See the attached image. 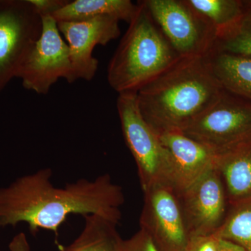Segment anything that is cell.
Returning a JSON list of instances; mask_svg holds the SVG:
<instances>
[{"mask_svg": "<svg viewBox=\"0 0 251 251\" xmlns=\"http://www.w3.org/2000/svg\"><path fill=\"white\" fill-rule=\"evenodd\" d=\"M186 1L209 23L216 31V38L235 27L247 11L245 3L236 0Z\"/></svg>", "mask_w": 251, "mask_h": 251, "instance_id": "17", "label": "cell"}, {"mask_svg": "<svg viewBox=\"0 0 251 251\" xmlns=\"http://www.w3.org/2000/svg\"><path fill=\"white\" fill-rule=\"evenodd\" d=\"M120 21L111 17H98L77 22L57 23L70 50L72 72L70 82L78 80L91 81L99 67L93 56L97 46H106L120 36Z\"/></svg>", "mask_w": 251, "mask_h": 251, "instance_id": "11", "label": "cell"}, {"mask_svg": "<svg viewBox=\"0 0 251 251\" xmlns=\"http://www.w3.org/2000/svg\"><path fill=\"white\" fill-rule=\"evenodd\" d=\"M138 5L130 0H75L52 15L56 22H77L98 17H111L119 21L130 23Z\"/></svg>", "mask_w": 251, "mask_h": 251, "instance_id": "14", "label": "cell"}, {"mask_svg": "<svg viewBox=\"0 0 251 251\" xmlns=\"http://www.w3.org/2000/svg\"><path fill=\"white\" fill-rule=\"evenodd\" d=\"M124 251H159L145 230L140 229L128 240L124 241Z\"/></svg>", "mask_w": 251, "mask_h": 251, "instance_id": "20", "label": "cell"}, {"mask_svg": "<svg viewBox=\"0 0 251 251\" xmlns=\"http://www.w3.org/2000/svg\"><path fill=\"white\" fill-rule=\"evenodd\" d=\"M176 195L188 237L215 233L226 218L227 196L217 168Z\"/></svg>", "mask_w": 251, "mask_h": 251, "instance_id": "9", "label": "cell"}, {"mask_svg": "<svg viewBox=\"0 0 251 251\" xmlns=\"http://www.w3.org/2000/svg\"><path fill=\"white\" fill-rule=\"evenodd\" d=\"M144 193L140 229L150 236L159 251H184L189 239L177 195L166 185Z\"/></svg>", "mask_w": 251, "mask_h": 251, "instance_id": "10", "label": "cell"}, {"mask_svg": "<svg viewBox=\"0 0 251 251\" xmlns=\"http://www.w3.org/2000/svg\"><path fill=\"white\" fill-rule=\"evenodd\" d=\"M216 251H247L239 244L219 238L216 245Z\"/></svg>", "mask_w": 251, "mask_h": 251, "instance_id": "24", "label": "cell"}, {"mask_svg": "<svg viewBox=\"0 0 251 251\" xmlns=\"http://www.w3.org/2000/svg\"><path fill=\"white\" fill-rule=\"evenodd\" d=\"M52 176L50 168H43L0 187V228L26 224L31 234L46 229L57 235L72 214L99 215L118 224L121 221L125 193L110 175L64 187L54 186Z\"/></svg>", "mask_w": 251, "mask_h": 251, "instance_id": "1", "label": "cell"}, {"mask_svg": "<svg viewBox=\"0 0 251 251\" xmlns=\"http://www.w3.org/2000/svg\"><path fill=\"white\" fill-rule=\"evenodd\" d=\"M163 35L180 57H203L211 52L216 31L186 0H143Z\"/></svg>", "mask_w": 251, "mask_h": 251, "instance_id": "6", "label": "cell"}, {"mask_svg": "<svg viewBox=\"0 0 251 251\" xmlns=\"http://www.w3.org/2000/svg\"><path fill=\"white\" fill-rule=\"evenodd\" d=\"M229 204L251 198V149L217 160Z\"/></svg>", "mask_w": 251, "mask_h": 251, "instance_id": "16", "label": "cell"}, {"mask_svg": "<svg viewBox=\"0 0 251 251\" xmlns=\"http://www.w3.org/2000/svg\"><path fill=\"white\" fill-rule=\"evenodd\" d=\"M42 32L18 73L23 87L45 95L59 79L70 82V50L57 23L51 16H42Z\"/></svg>", "mask_w": 251, "mask_h": 251, "instance_id": "8", "label": "cell"}, {"mask_svg": "<svg viewBox=\"0 0 251 251\" xmlns=\"http://www.w3.org/2000/svg\"><path fill=\"white\" fill-rule=\"evenodd\" d=\"M224 92L203 56L180 57L140 89L137 97L143 118L160 135L182 133Z\"/></svg>", "mask_w": 251, "mask_h": 251, "instance_id": "2", "label": "cell"}, {"mask_svg": "<svg viewBox=\"0 0 251 251\" xmlns=\"http://www.w3.org/2000/svg\"><path fill=\"white\" fill-rule=\"evenodd\" d=\"M211 50L251 57V11L247 10L244 17L235 27L218 36Z\"/></svg>", "mask_w": 251, "mask_h": 251, "instance_id": "19", "label": "cell"}, {"mask_svg": "<svg viewBox=\"0 0 251 251\" xmlns=\"http://www.w3.org/2000/svg\"><path fill=\"white\" fill-rule=\"evenodd\" d=\"M206 57L223 89L251 102V57L211 50Z\"/></svg>", "mask_w": 251, "mask_h": 251, "instance_id": "13", "label": "cell"}, {"mask_svg": "<svg viewBox=\"0 0 251 251\" xmlns=\"http://www.w3.org/2000/svg\"><path fill=\"white\" fill-rule=\"evenodd\" d=\"M219 239L215 233L189 237L184 251H216Z\"/></svg>", "mask_w": 251, "mask_h": 251, "instance_id": "21", "label": "cell"}, {"mask_svg": "<svg viewBox=\"0 0 251 251\" xmlns=\"http://www.w3.org/2000/svg\"><path fill=\"white\" fill-rule=\"evenodd\" d=\"M231 206L215 234L251 251V198L232 203Z\"/></svg>", "mask_w": 251, "mask_h": 251, "instance_id": "18", "label": "cell"}, {"mask_svg": "<svg viewBox=\"0 0 251 251\" xmlns=\"http://www.w3.org/2000/svg\"><path fill=\"white\" fill-rule=\"evenodd\" d=\"M9 249L10 251H31L25 234L20 232L16 234L9 243Z\"/></svg>", "mask_w": 251, "mask_h": 251, "instance_id": "23", "label": "cell"}, {"mask_svg": "<svg viewBox=\"0 0 251 251\" xmlns=\"http://www.w3.org/2000/svg\"><path fill=\"white\" fill-rule=\"evenodd\" d=\"M38 14L42 16H51L62 8L68 1L66 0H29Z\"/></svg>", "mask_w": 251, "mask_h": 251, "instance_id": "22", "label": "cell"}, {"mask_svg": "<svg viewBox=\"0 0 251 251\" xmlns=\"http://www.w3.org/2000/svg\"><path fill=\"white\" fill-rule=\"evenodd\" d=\"M85 218V226L78 237L58 251H124V241L120 237L118 224L99 215Z\"/></svg>", "mask_w": 251, "mask_h": 251, "instance_id": "15", "label": "cell"}, {"mask_svg": "<svg viewBox=\"0 0 251 251\" xmlns=\"http://www.w3.org/2000/svg\"><path fill=\"white\" fill-rule=\"evenodd\" d=\"M246 9L251 12V1L249 3H245Z\"/></svg>", "mask_w": 251, "mask_h": 251, "instance_id": "25", "label": "cell"}, {"mask_svg": "<svg viewBox=\"0 0 251 251\" xmlns=\"http://www.w3.org/2000/svg\"><path fill=\"white\" fill-rule=\"evenodd\" d=\"M217 160L251 149V102L226 92L182 132Z\"/></svg>", "mask_w": 251, "mask_h": 251, "instance_id": "4", "label": "cell"}, {"mask_svg": "<svg viewBox=\"0 0 251 251\" xmlns=\"http://www.w3.org/2000/svg\"><path fill=\"white\" fill-rule=\"evenodd\" d=\"M137 5L136 14L108 64L107 79L117 94L138 92L180 58L144 1Z\"/></svg>", "mask_w": 251, "mask_h": 251, "instance_id": "3", "label": "cell"}, {"mask_svg": "<svg viewBox=\"0 0 251 251\" xmlns=\"http://www.w3.org/2000/svg\"><path fill=\"white\" fill-rule=\"evenodd\" d=\"M42 32L29 0H0V92L15 77Z\"/></svg>", "mask_w": 251, "mask_h": 251, "instance_id": "5", "label": "cell"}, {"mask_svg": "<svg viewBox=\"0 0 251 251\" xmlns=\"http://www.w3.org/2000/svg\"><path fill=\"white\" fill-rule=\"evenodd\" d=\"M158 136L166 153L164 184L176 194L216 167L215 155L181 132H166Z\"/></svg>", "mask_w": 251, "mask_h": 251, "instance_id": "12", "label": "cell"}, {"mask_svg": "<svg viewBox=\"0 0 251 251\" xmlns=\"http://www.w3.org/2000/svg\"><path fill=\"white\" fill-rule=\"evenodd\" d=\"M117 110L126 144L136 163L142 189L165 185V150L159 136L140 112L137 92L118 94Z\"/></svg>", "mask_w": 251, "mask_h": 251, "instance_id": "7", "label": "cell"}]
</instances>
